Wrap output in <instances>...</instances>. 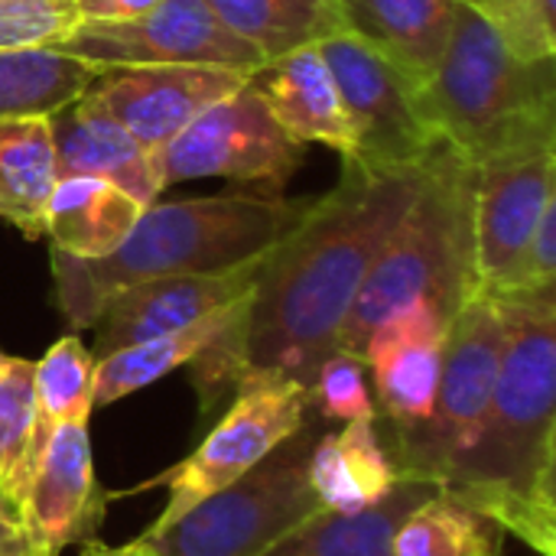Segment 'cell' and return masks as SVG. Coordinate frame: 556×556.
<instances>
[{
	"label": "cell",
	"mask_w": 556,
	"mask_h": 556,
	"mask_svg": "<svg viewBox=\"0 0 556 556\" xmlns=\"http://www.w3.org/2000/svg\"><path fill=\"white\" fill-rule=\"evenodd\" d=\"M424 163L378 169L342 160L339 182L309 202L306 215L264 261L238 326L244 375L277 371L313 384L319 365L339 352L349 309L410 208Z\"/></svg>",
	"instance_id": "6da1fadb"
},
{
	"label": "cell",
	"mask_w": 556,
	"mask_h": 556,
	"mask_svg": "<svg viewBox=\"0 0 556 556\" xmlns=\"http://www.w3.org/2000/svg\"><path fill=\"white\" fill-rule=\"evenodd\" d=\"M495 300L505 313L495 391L440 489L534 554L556 556V290Z\"/></svg>",
	"instance_id": "7a4b0ae2"
},
{
	"label": "cell",
	"mask_w": 556,
	"mask_h": 556,
	"mask_svg": "<svg viewBox=\"0 0 556 556\" xmlns=\"http://www.w3.org/2000/svg\"><path fill=\"white\" fill-rule=\"evenodd\" d=\"M313 199L283 195H205L182 202H153L140 212L130 235L104 257H68L52 251V283L59 313L72 329H88L104 300L124 287L182 277L222 274L277 248L306 215Z\"/></svg>",
	"instance_id": "3957f363"
},
{
	"label": "cell",
	"mask_w": 556,
	"mask_h": 556,
	"mask_svg": "<svg viewBox=\"0 0 556 556\" xmlns=\"http://www.w3.org/2000/svg\"><path fill=\"white\" fill-rule=\"evenodd\" d=\"M472 195L476 166L440 140L424 163L410 208L391 231L349 309L339 352L362 358L371 332L410 303H430L453 319L476 293Z\"/></svg>",
	"instance_id": "277c9868"
},
{
	"label": "cell",
	"mask_w": 556,
	"mask_h": 556,
	"mask_svg": "<svg viewBox=\"0 0 556 556\" xmlns=\"http://www.w3.org/2000/svg\"><path fill=\"white\" fill-rule=\"evenodd\" d=\"M420 108L433 134L472 166L556 147L554 59L511 55L482 13L463 3L440 65L420 85Z\"/></svg>",
	"instance_id": "5b68a950"
},
{
	"label": "cell",
	"mask_w": 556,
	"mask_h": 556,
	"mask_svg": "<svg viewBox=\"0 0 556 556\" xmlns=\"http://www.w3.org/2000/svg\"><path fill=\"white\" fill-rule=\"evenodd\" d=\"M319 433L306 420L241 479L202 498L166 531L130 544L153 556H261L323 511L309 485V453Z\"/></svg>",
	"instance_id": "8992f818"
},
{
	"label": "cell",
	"mask_w": 556,
	"mask_h": 556,
	"mask_svg": "<svg viewBox=\"0 0 556 556\" xmlns=\"http://www.w3.org/2000/svg\"><path fill=\"white\" fill-rule=\"evenodd\" d=\"M505 313L489 293H472L450 319L443 342V368L433 410L414 427H378L381 443L401 479L440 485L446 466L472 443L502 365Z\"/></svg>",
	"instance_id": "52a82bcc"
},
{
	"label": "cell",
	"mask_w": 556,
	"mask_h": 556,
	"mask_svg": "<svg viewBox=\"0 0 556 556\" xmlns=\"http://www.w3.org/2000/svg\"><path fill=\"white\" fill-rule=\"evenodd\" d=\"M313 417L316 414L306 384L277 371H248L215 430L166 476L169 502L143 534L166 531L202 498L254 469L270 450H277Z\"/></svg>",
	"instance_id": "ba28073f"
},
{
	"label": "cell",
	"mask_w": 556,
	"mask_h": 556,
	"mask_svg": "<svg viewBox=\"0 0 556 556\" xmlns=\"http://www.w3.org/2000/svg\"><path fill=\"white\" fill-rule=\"evenodd\" d=\"M303 150L306 147L280 130L264 101L244 81L163 143L153 153V166L163 189L218 176L238 186H257L264 195H280L290 176L303 166Z\"/></svg>",
	"instance_id": "9c48e42d"
},
{
	"label": "cell",
	"mask_w": 556,
	"mask_h": 556,
	"mask_svg": "<svg viewBox=\"0 0 556 556\" xmlns=\"http://www.w3.org/2000/svg\"><path fill=\"white\" fill-rule=\"evenodd\" d=\"M59 49L98 68L215 65L251 75L264 65V59L238 39L205 0H160L130 20H78Z\"/></svg>",
	"instance_id": "30bf717a"
},
{
	"label": "cell",
	"mask_w": 556,
	"mask_h": 556,
	"mask_svg": "<svg viewBox=\"0 0 556 556\" xmlns=\"http://www.w3.org/2000/svg\"><path fill=\"white\" fill-rule=\"evenodd\" d=\"M319 52L355 127V156L349 160L378 169L420 166L440 143L424 117L420 85L352 33L319 42Z\"/></svg>",
	"instance_id": "8fae6325"
},
{
	"label": "cell",
	"mask_w": 556,
	"mask_h": 556,
	"mask_svg": "<svg viewBox=\"0 0 556 556\" xmlns=\"http://www.w3.org/2000/svg\"><path fill=\"white\" fill-rule=\"evenodd\" d=\"M554 199L556 147H538L476 166L472 267L479 293L498 296L508 287Z\"/></svg>",
	"instance_id": "7c38bea8"
},
{
	"label": "cell",
	"mask_w": 556,
	"mask_h": 556,
	"mask_svg": "<svg viewBox=\"0 0 556 556\" xmlns=\"http://www.w3.org/2000/svg\"><path fill=\"white\" fill-rule=\"evenodd\" d=\"M244 81V72L215 65H114L101 68L78 101L117 121L140 147L156 153Z\"/></svg>",
	"instance_id": "4fadbf2b"
},
{
	"label": "cell",
	"mask_w": 556,
	"mask_h": 556,
	"mask_svg": "<svg viewBox=\"0 0 556 556\" xmlns=\"http://www.w3.org/2000/svg\"><path fill=\"white\" fill-rule=\"evenodd\" d=\"M267 254L257 261H248L235 270L156 277V280H143V283L111 293L104 300V306L98 309L94 323L88 326V329H94V342L88 352L98 362L127 345L176 332V329L248 296L264 270Z\"/></svg>",
	"instance_id": "5bb4252c"
},
{
	"label": "cell",
	"mask_w": 556,
	"mask_h": 556,
	"mask_svg": "<svg viewBox=\"0 0 556 556\" xmlns=\"http://www.w3.org/2000/svg\"><path fill=\"white\" fill-rule=\"evenodd\" d=\"M450 319L430 303L388 316L368 339L362 362L375 378V424L414 427L433 410Z\"/></svg>",
	"instance_id": "9a60e30c"
},
{
	"label": "cell",
	"mask_w": 556,
	"mask_h": 556,
	"mask_svg": "<svg viewBox=\"0 0 556 556\" xmlns=\"http://www.w3.org/2000/svg\"><path fill=\"white\" fill-rule=\"evenodd\" d=\"M108 492L94 476L88 424H62L23 495V515L39 556H59L72 544L98 541Z\"/></svg>",
	"instance_id": "2e32d148"
},
{
	"label": "cell",
	"mask_w": 556,
	"mask_h": 556,
	"mask_svg": "<svg viewBox=\"0 0 556 556\" xmlns=\"http://www.w3.org/2000/svg\"><path fill=\"white\" fill-rule=\"evenodd\" d=\"M280 130L296 143H323L342 160L355 156V127L319 46L287 52L248 75Z\"/></svg>",
	"instance_id": "e0dca14e"
},
{
	"label": "cell",
	"mask_w": 556,
	"mask_h": 556,
	"mask_svg": "<svg viewBox=\"0 0 556 556\" xmlns=\"http://www.w3.org/2000/svg\"><path fill=\"white\" fill-rule=\"evenodd\" d=\"M49 124L59 176L104 179L124 189L143 208L160 199L163 186L156 179L153 153L140 147L117 121L75 101L55 117H49Z\"/></svg>",
	"instance_id": "ac0fdd59"
},
{
	"label": "cell",
	"mask_w": 556,
	"mask_h": 556,
	"mask_svg": "<svg viewBox=\"0 0 556 556\" xmlns=\"http://www.w3.org/2000/svg\"><path fill=\"white\" fill-rule=\"evenodd\" d=\"M339 7L345 33L427 85L446 52L463 0H339Z\"/></svg>",
	"instance_id": "d6986e66"
},
{
	"label": "cell",
	"mask_w": 556,
	"mask_h": 556,
	"mask_svg": "<svg viewBox=\"0 0 556 556\" xmlns=\"http://www.w3.org/2000/svg\"><path fill=\"white\" fill-rule=\"evenodd\" d=\"M440 485L424 479H397V485L371 508L329 511L323 508L261 556H391L397 525L437 495Z\"/></svg>",
	"instance_id": "ffe728a7"
},
{
	"label": "cell",
	"mask_w": 556,
	"mask_h": 556,
	"mask_svg": "<svg viewBox=\"0 0 556 556\" xmlns=\"http://www.w3.org/2000/svg\"><path fill=\"white\" fill-rule=\"evenodd\" d=\"M397 479L401 476L375 420H352L339 433H319L313 443L309 485L329 511L371 508L397 485Z\"/></svg>",
	"instance_id": "44dd1931"
},
{
	"label": "cell",
	"mask_w": 556,
	"mask_h": 556,
	"mask_svg": "<svg viewBox=\"0 0 556 556\" xmlns=\"http://www.w3.org/2000/svg\"><path fill=\"white\" fill-rule=\"evenodd\" d=\"M143 205L94 176H59L46 205V238L68 257H104L137 225Z\"/></svg>",
	"instance_id": "7402d4cb"
},
{
	"label": "cell",
	"mask_w": 556,
	"mask_h": 556,
	"mask_svg": "<svg viewBox=\"0 0 556 556\" xmlns=\"http://www.w3.org/2000/svg\"><path fill=\"white\" fill-rule=\"evenodd\" d=\"M251 293L176 329V332H166V336H156V339H147V342H137V345H127L121 352L98 358L94 362V407L114 404V401L166 378L169 371L195 362L235 319H241Z\"/></svg>",
	"instance_id": "603a6c76"
},
{
	"label": "cell",
	"mask_w": 556,
	"mask_h": 556,
	"mask_svg": "<svg viewBox=\"0 0 556 556\" xmlns=\"http://www.w3.org/2000/svg\"><path fill=\"white\" fill-rule=\"evenodd\" d=\"M55 182L49 117L0 121V218L26 241L46 238V205Z\"/></svg>",
	"instance_id": "cb8c5ba5"
},
{
	"label": "cell",
	"mask_w": 556,
	"mask_h": 556,
	"mask_svg": "<svg viewBox=\"0 0 556 556\" xmlns=\"http://www.w3.org/2000/svg\"><path fill=\"white\" fill-rule=\"evenodd\" d=\"M98 65L59 46L0 52V121L55 117L98 78Z\"/></svg>",
	"instance_id": "d4e9b609"
},
{
	"label": "cell",
	"mask_w": 556,
	"mask_h": 556,
	"mask_svg": "<svg viewBox=\"0 0 556 556\" xmlns=\"http://www.w3.org/2000/svg\"><path fill=\"white\" fill-rule=\"evenodd\" d=\"M264 62L345 33L339 0H205Z\"/></svg>",
	"instance_id": "484cf974"
},
{
	"label": "cell",
	"mask_w": 556,
	"mask_h": 556,
	"mask_svg": "<svg viewBox=\"0 0 556 556\" xmlns=\"http://www.w3.org/2000/svg\"><path fill=\"white\" fill-rule=\"evenodd\" d=\"M505 538L492 518L440 489L397 525L391 556H502Z\"/></svg>",
	"instance_id": "4316f807"
},
{
	"label": "cell",
	"mask_w": 556,
	"mask_h": 556,
	"mask_svg": "<svg viewBox=\"0 0 556 556\" xmlns=\"http://www.w3.org/2000/svg\"><path fill=\"white\" fill-rule=\"evenodd\" d=\"M33 362L10 358L0 365V489L23 502L33 472L49 446V437L36 424Z\"/></svg>",
	"instance_id": "83f0119b"
},
{
	"label": "cell",
	"mask_w": 556,
	"mask_h": 556,
	"mask_svg": "<svg viewBox=\"0 0 556 556\" xmlns=\"http://www.w3.org/2000/svg\"><path fill=\"white\" fill-rule=\"evenodd\" d=\"M33 394L39 433L52 437L62 424H88L94 410V355L78 336H62L33 362Z\"/></svg>",
	"instance_id": "f1b7e54d"
},
{
	"label": "cell",
	"mask_w": 556,
	"mask_h": 556,
	"mask_svg": "<svg viewBox=\"0 0 556 556\" xmlns=\"http://www.w3.org/2000/svg\"><path fill=\"white\" fill-rule=\"evenodd\" d=\"M556 0H479L476 10L505 42V49L525 62L556 59Z\"/></svg>",
	"instance_id": "f546056e"
},
{
	"label": "cell",
	"mask_w": 556,
	"mask_h": 556,
	"mask_svg": "<svg viewBox=\"0 0 556 556\" xmlns=\"http://www.w3.org/2000/svg\"><path fill=\"white\" fill-rule=\"evenodd\" d=\"M309 401H313V414L323 420H339V424H352V420H375V394L368 388V368L362 358L349 355V352H336L329 355L313 384H309Z\"/></svg>",
	"instance_id": "4dcf8cb0"
},
{
	"label": "cell",
	"mask_w": 556,
	"mask_h": 556,
	"mask_svg": "<svg viewBox=\"0 0 556 556\" xmlns=\"http://www.w3.org/2000/svg\"><path fill=\"white\" fill-rule=\"evenodd\" d=\"M78 20L75 0H0V52L59 46Z\"/></svg>",
	"instance_id": "1f68e13d"
},
{
	"label": "cell",
	"mask_w": 556,
	"mask_h": 556,
	"mask_svg": "<svg viewBox=\"0 0 556 556\" xmlns=\"http://www.w3.org/2000/svg\"><path fill=\"white\" fill-rule=\"evenodd\" d=\"M0 556H39L23 502H16L7 489H0Z\"/></svg>",
	"instance_id": "d6a6232c"
},
{
	"label": "cell",
	"mask_w": 556,
	"mask_h": 556,
	"mask_svg": "<svg viewBox=\"0 0 556 556\" xmlns=\"http://www.w3.org/2000/svg\"><path fill=\"white\" fill-rule=\"evenodd\" d=\"M156 3L160 0H75L81 20H130Z\"/></svg>",
	"instance_id": "836d02e7"
},
{
	"label": "cell",
	"mask_w": 556,
	"mask_h": 556,
	"mask_svg": "<svg viewBox=\"0 0 556 556\" xmlns=\"http://www.w3.org/2000/svg\"><path fill=\"white\" fill-rule=\"evenodd\" d=\"M81 556H134V551L127 544L124 547H108L101 541H88V544H81Z\"/></svg>",
	"instance_id": "e575fe53"
},
{
	"label": "cell",
	"mask_w": 556,
	"mask_h": 556,
	"mask_svg": "<svg viewBox=\"0 0 556 556\" xmlns=\"http://www.w3.org/2000/svg\"><path fill=\"white\" fill-rule=\"evenodd\" d=\"M127 547H130V551H134V556H153V554H147V551H137V547H134V544H127Z\"/></svg>",
	"instance_id": "d590c367"
},
{
	"label": "cell",
	"mask_w": 556,
	"mask_h": 556,
	"mask_svg": "<svg viewBox=\"0 0 556 556\" xmlns=\"http://www.w3.org/2000/svg\"><path fill=\"white\" fill-rule=\"evenodd\" d=\"M3 362H7V355H3V352H0V365H3Z\"/></svg>",
	"instance_id": "8d00e7d4"
},
{
	"label": "cell",
	"mask_w": 556,
	"mask_h": 556,
	"mask_svg": "<svg viewBox=\"0 0 556 556\" xmlns=\"http://www.w3.org/2000/svg\"><path fill=\"white\" fill-rule=\"evenodd\" d=\"M463 3H472V7H476V3H479V0H463Z\"/></svg>",
	"instance_id": "74e56055"
}]
</instances>
